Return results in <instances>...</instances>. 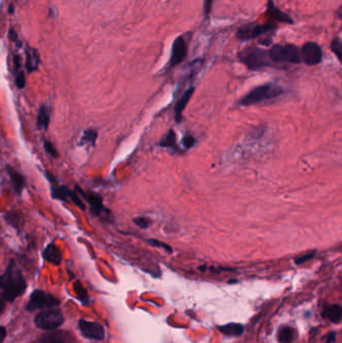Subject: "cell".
<instances>
[{"instance_id": "1", "label": "cell", "mask_w": 342, "mask_h": 343, "mask_svg": "<svg viewBox=\"0 0 342 343\" xmlns=\"http://www.w3.org/2000/svg\"><path fill=\"white\" fill-rule=\"evenodd\" d=\"M0 288L2 289L3 298L12 302L21 296L26 290V281L14 260H10L5 272L0 276Z\"/></svg>"}, {"instance_id": "2", "label": "cell", "mask_w": 342, "mask_h": 343, "mask_svg": "<svg viewBox=\"0 0 342 343\" xmlns=\"http://www.w3.org/2000/svg\"><path fill=\"white\" fill-rule=\"evenodd\" d=\"M283 92H284L283 88L278 85L265 84L253 88L250 92L244 95L240 100H239V105L244 106V107L253 106V105L259 104V102L263 100L278 97Z\"/></svg>"}, {"instance_id": "3", "label": "cell", "mask_w": 342, "mask_h": 343, "mask_svg": "<svg viewBox=\"0 0 342 343\" xmlns=\"http://www.w3.org/2000/svg\"><path fill=\"white\" fill-rule=\"evenodd\" d=\"M241 62H243L250 71H259L267 66H273L268 50L260 47H249L239 54Z\"/></svg>"}, {"instance_id": "4", "label": "cell", "mask_w": 342, "mask_h": 343, "mask_svg": "<svg viewBox=\"0 0 342 343\" xmlns=\"http://www.w3.org/2000/svg\"><path fill=\"white\" fill-rule=\"evenodd\" d=\"M273 63H300V49L294 44H276L268 50Z\"/></svg>"}, {"instance_id": "5", "label": "cell", "mask_w": 342, "mask_h": 343, "mask_svg": "<svg viewBox=\"0 0 342 343\" xmlns=\"http://www.w3.org/2000/svg\"><path fill=\"white\" fill-rule=\"evenodd\" d=\"M277 30V25L273 23L258 24L250 22L238 28L236 32V37L240 42H248L260 38L268 33H274Z\"/></svg>"}, {"instance_id": "6", "label": "cell", "mask_w": 342, "mask_h": 343, "mask_svg": "<svg viewBox=\"0 0 342 343\" xmlns=\"http://www.w3.org/2000/svg\"><path fill=\"white\" fill-rule=\"evenodd\" d=\"M64 322V317L62 313L57 309H49L42 311L37 314L34 318L36 325L44 330H53L60 327Z\"/></svg>"}, {"instance_id": "7", "label": "cell", "mask_w": 342, "mask_h": 343, "mask_svg": "<svg viewBox=\"0 0 342 343\" xmlns=\"http://www.w3.org/2000/svg\"><path fill=\"white\" fill-rule=\"evenodd\" d=\"M60 304V301L42 290H34L28 300V303L25 307L27 311H33L37 309H43V308H52Z\"/></svg>"}, {"instance_id": "8", "label": "cell", "mask_w": 342, "mask_h": 343, "mask_svg": "<svg viewBox=\"0 0 342 343\" xmlns=\"http://www.w3.org/2000/svg\"><path fill=\"white\" fill-rule=\"evenodd\" d=\"M301 61L307 65H317L322 61L323 52L319 44L313 42L306 43L300 49Z\"/></svg>"}, {"instance_id": "9", "label": "cell", "mask_w": 342, "mask_h": 343, "mask_svg": "<svg viewBox=\"0 0 342 343\" xmlns=\"http://www.w3.org/2000/svg\"><path fill=\"white\" fill-rule=\"evenodd\" d=\"M188 54V46L183 39V37H179L175 40L172 45V50H171V56L169 59L168 68H172L180 63H182Z\"/></svg>"}, {"instance_id": "10", "label": "cell", "mask_w": 342, "mask_h": 343, "mask_svg": "<svg viewBox=\"0 0 342 343\" xmlns=\"http://www.w3.org/2000/svg\"><path fill=\"white\" fill-rule=\"evenodd\" d=\"M77 190L83 196V198L88 203L90 211L93 215L101 216L102 214L110 213L109 210L104 206V204H102L101 197H99L98 195L91 193V192H86V191L82 190L79 186H77Z\"/></svg>"}, {"instance_id": "11", "label": "cell", "mask_w": 342, "mask_h": 343, "mask_svg": "<svg viewBox=\"0 0 342 343\" xmlns=\"http://www.w3.org/2000/svg\"><path fill=\"white\" fill-rule=\"evenodd\" d=\"M79 327L86 338L92 340H102L105 338V329L97 322L80 320Z\"/></svg>"}, {"instance_id": "12", "label": "cell", "mask_w": 342, "mask_h": 343, "mask_svg": "<svg viewBox=\"0 0 342 343\" xmlns=\"http://www.w3.org/2000/svg\"><path fill=\"white\" fill-rule=\"evenodd\" d=\"M266 14L272 19H274L278 22H282L286 24H294V19L290 15H288L287 13L281 11L278 7H276L273 0H268Z\"/></svg>"}, {"instance_id": "13", "label": "cell", "mask_w": 342, "mask_h": 343, "mask_svg": "<svg viewBox=\"0 0 342 343\" xmlns=\"http://www.w3.org/2000/svg\"><path fill=\"white\" fill-rule=\"evenodd\" d=\"M7 173H8V176L10 178V182H11V185H12L14 192L17 195H21V193L25 187L24 177L19 173V172H17L15 169H13L10 166H7Z\"/></svg>"}, {"instance_id": "14", "label": "cell", "mask_w": 342, "mask_h": 343, "mask_svg": "<svg viewBox=\"0 0 342 343\" xmlns=\"http://www.w3.org/2000/svg\"><path fill=\"white\" fill-rule=\"evenodd\" d=\"M195 88L194 87H190L188 88L181 96V98L178 100V102L175 106L174 109V114H175V120L177 123H180L182 120V114L186 108V106L188 105V102L190 101L193 93H194Z\"/></svg>"}, {"instance_id": "15", "label": "cell", "mask_w": 342, "mask_h": 343, "mask_svg": "<svg viewBox=\"0 0 342 343\" xmlns=\"http://www.w3.org/2000/svg\"><path fill=\"white\" fill-rule=\"evenodd\" d=\"M322 317L334 323H339L342 317V307L339 304L327 305L322 311Z\"/></svg>"}, {"instance_id": "16", "label": "cell", "mask_w": 342, "mask_h": 343, "mask_svg": "<svg viewBox=\"0 0 342 343\" xmlns=\"http://www.w3.org/2000/svg\"><path fill=\"white\" fill-rule=\"evenodd\" d=\"M43 258L54 265H59L62 260V255L59 248L54 244H48L43 252Z\"/></svg>"}, {"instance_id": "17", "label": "cell", "mask_w": 342, "mask_h": 343, "mask_svg": "<svg viewBox=\"0 0 342 343\" xmlns=\"http://www.w3.org/2000/svg\"><path fill=\"white\" fill-rule=\"evenodd\" d=\"M218 330L227 336H241L244 333V326L240 323H228L218 326Z\"/></svg>"}, {"instance_id": "18", "label": "cell", "mask_w": 342, "mask_h": 343, "mask_svg": "<svg viewBox=\"0 0 342 343\" xmlns=\"http://www.w3.org/2000/svg\"><path fill=\"white\" fill-rule=\"evenodd\" d=\"M50 122V108L46 105H43L40 109L37 123L41 129L46 130Z\"/></svg>"}, {"instance_id": "19", "label": "cell", "mask_w": 342, "mask_h": 343, "mask_svg": "<svg viewBox=\"0 0 342 343\" xmlns=\"http://www.w3.org/2000/svg\"><path fill=\"white\" fill-rule=\"evenodd\" d=\"M5 221L15 229H21L23 226V217L20 212L17 211H8L4 214Z\"/></svg>"}, {"instance_id": "20", "label": "cell", "mask_w": 342, "mask_h": 343, "mask_svg": "<svg viewBox=\"0 0 342 343\" xmlns=\"http://www.w3.org/2000/svg\"><path fill=\"white\" fill-rule=\"evenodd\" d=\"M277 339L280 343H290L294 339V329L290 326H283L277 333Z\"/></svg>"}, {"instance_id": "21", "label": "cell", "mask_w": 342, "mask_h": 343, "mask_svg": "<svg viewBox=\"0 0 342 343\" xmlns=\"http://www.w3.org/2000/svg\"><path fill=\"white\" fill-rule=\"evenodd\" d=\"M96 138H97V131L95 129H86L83 132V135L81 136V140H80L79 145H82V146H84V145L94 146Z\"/></svg>"}, {"instance_id": "22", "label": "cell", "mask_w": 342, "mask_h": 343, "mask_svg": "<svg viewBox=\"0 0 342 343\" xmlns=\"http://www.w3.org/2000/svg\"><path fill=\"white\" fill-rule=\"evenodd\" d=\"M63 191H64L66 200H67V199H70L75 205H77L78 207H79L81 210H83V211H85V210L86 209V205L84 204V202L82 201V199L80 198V196H79L78 194H76L74 191L70 190V189H68V188L65 187V186H63Z\"/></svg>"}, {"instance_id": "23", "label": "cell", "mask_w": 342, "mask_h": 343, "mask_svg": "<svg viewBox=\"0 0 342 343\" xmlns=\"http://www.w3.org/2000/svg\"><path fill=\"white\" fill-rule=\"evenodd\" d=\"M160 147L163 148H176V134L173 129H170L164 138L161 140Z\"/></svg>"}, {"instance_id": "24", "label": "cell", "mask_w": 342, "mask_h": 343, "mask_svg": "<svg viewBox=\"0 0 342 343\" xmlns=\"http://www.w3.org/2000/svg\"><path fill=\"white\" fill-rule=\"evenodd\" d=\"M74 290H75L78 298L80 299V301L83 304L87 305L88 302H89V298H88L86 290L85 289V287L82 285V283L80 281H76L74 283Z\"/></svg>"}, {"instance_id": "25", "label": "cell", "mask_w": 342, "mask_h": 343, "mask_svg": "<svg viewBox=\"0 0 342 343\" xmlns=\"http://www.w3.org/2000/svg\"><path fill=\"white\" fill-rule=\"evenodd\" d=\"M39 63H40V58L38 53H36L34 50H31V52L27 54V60H26V68L28 73L36 71Z\"/></svg>"}, {"instance_id": "26", "label": "cell", "mask_w": 342, "mask_h": 343, "mask_svg": "<svg viewBox=\"0 0 342 343\" xmlns=\"http://www.w3.org/2000/svg\"><path fill=\"white\" fill-rule=\"evenodd\" d=\"M330 48L332 50V52L336 55V57L338 58V60H341V55H342V43L339 37H336L332 40L331 44H330Z\"/></svg>"}, {"instance_id": "27", "label": "cell", "mask_w": 342, "mask_h": 343, "mask_svg": "<svg viewBox=\"0 0 342 343\" xmlns=\"http://www.w3.org/2000/svg\"><path fill=\"white\" fill-rule=\"evenodd\" d=\"M132 221L136 226L140 227L141 229H147L152 225V220L149 218H146V217H136Z\"/></svg>"}, {"instance_id": "28", "label": "cell", "mask_w": 342, "mask_h": 343, "mask_svg": "<svg viewBox=\"0 0 342 343\" xmlns=\"http://www.w3.org/2000/svg\"><path fill=\"white\" fill-rule=\"evenodd\" d=\"M147 242L152 245V246H155V247H159V248H163L165 250H167L169 253L172 252V248H171L169 245H167L166 243H163L161 241H159V240H156V239H149L147 240Z\"/></svg>"}, {"instance_id": "29", "label": "cell", "mask_w": 342, "mask_h": 343, "mask_svg": "<svg viewBox=\"0 0 342 343\" xmlns=\"http://www.w3.org/2000/svg\"><path fill=\"white\" fill-rule=\"evenodd\" d=\"M43 147H44L45 152H46L49 156H51L52 158H57V157H58V153H57L56 149L54 148V146L52 145L51 142H49V141H44Z\"/></svg>"}, {"instance_id": "30", "label": "cell", "mask_w": 342, "mask_h": 343, "mask_svg": "<svg viewBox=\"0 0 342 343\" xmlns=\"http://www.w3.org/2000/svg\"><path fill=\"white\" fill-rule=\"evenodd\" d=\"M315 255H316V252H315V251H312L311 253L305 254V255H303V256H300V257L296 258V259H295V263H296V265H301V264H304L305 262L311 260V259H312V258H313Z\"/></svg>"}, {"instance_id": "31", "label": "cell", "mask_w": 342, "mask_h": 343, "mask_svg": "<svg viewBox=\"0 0 342 343\" xmlns=\"http://www.w3.org/2000/svg\"><path fill=\"white\" fill-rule=\"evenodd\" d=\"M195 144H196V140H195L194 136L188 134V135H185L183 138V146L186 150L193 148Z\"/></svg>"}, {"instance_id": "32", "label": "cell", "mask_w": 342, "mask_h": 343, "mask_svg": "<svg viewBox=\"0 0 342 343\" xmlns=\"http://www.w3.org/2000/svg\"><path fill=\"white\" fill-rule=\"evenodd\" d=\"M213 0H204V6H203V13L205 16H208L212 10Z\"/></svg>"}, {"instance_id": "33", "label": "cell", "mask_w": 342, "mask_h": 343, "mask_svg": "<svg viewBox=\"0 0 342 343\" xmlns=\"http://www.w3.org/2000/svg\"><path fill=\"white\" fill-rule=\"evenodd\" d=\"M15 84H16V86L20 89L25 86V76H24L23 72H20L19 74H17L16 79H15Z\"/></svg>"}, {"instance_id": "34", "label": "cell", "mask_w": 342, "mask_h": 343, "mask_svg": "<svg viewBox=\"0 0 342 343\" xmlns=\"http://www.w3.org/2000/svg\"><path fill=\"white\" fill-rule=\"evenodd\" d=\"M336 340V332L335 331H331L328 333L327 335V340L326 343H333Z\"/></svg>"}, {"instance_id": "35", "label": "cell", "mask_w": 342, "mask_h": 343, "mask_svg": "<svg viewBox=\"0 0 342 343\" xmlns=\"http://www.w3.org/2000/svg\"><path fill=\"white\" fill-rule=\"evenodd\" d=\"M6 336V330L3 326H0V343H2Z\"/></svg>"}, {"instance_id": "36", "label": "cell", "mask_w": 342, "mask_h": 343, "mask_svg": "<svg viewBox=\"0 0 342 343\" xmlns=\"http://www.w3.org/2000/svg\"><path fill=\"white\" fill-rule=\"evenodd\" d=\"M259 43L264 45V46H270V44L272 43V40L271 39H265V40H261L259 41Z\"/></svg>"}, {"instance_id": "37", "label": "cell", "mask_w": 342, "mask_h": 343, "mask_svg": "<svg viewBox=\"0 0 342 343\" xmlns=\"http://www.w3.org/2000/svg\"><path fill=\"white\" fill-rule=\"evenodd\" d=\"M3 309H4V303H3L2 300H0V314L2 313Z\"/></svg>"}, {"instance_id": "38", "label": "cell", "mask_w": 342, "mask_h": 343, "mask_svg": "<svg viewBox=\"0 0 342 343\" xmlns=\"http://www.w3.org/2000/svg\"><path fill=\"white\" fill-rule=\"evenodd\" d=\"M341 10H342V7L341 6H339V8H338V10H337V15L339 16V18H341Z\"/></svg>"}, {"instance_id": "39", "label": "cell", "mask_w": 342, "mask_h": 343, "mask_svg": "<svg viewBox=\"0 0 342 343\" xmlns=\"http://www.w3.org/2000/svg\"><path fill=\"white\" fill-rule=\"evenodd\" d=\"M54 343H61V342H54Z\"/></svg>"}]
</instances>
